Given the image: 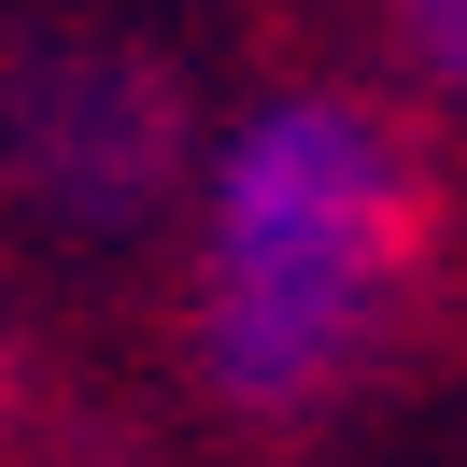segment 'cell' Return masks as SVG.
I'll list each match as a JSON object with an SVG mask.
<instances>
[{
    "instance_id": "cell-1",
    "label": "cell",
    "mask_w": 467,
    "mask_h": 467,
    "mask_svg": "<svg viewBox=\"0 0 467 467\" xmlns=\"http://www.w3.org/2000/svg\"><path fill=\"white\" fill-rule=\"evenodd\" d=\"M410 241V156L354 99H269L213 156V255H199V354L241 410H297L368 354Z\"/></svg>"
},
{
    "instance_id": "cell-2",
    "label": "cell",
    "mask_w": 467,
    "mask_h": 467,
    "mask_svg": "<svg viewBox=\"0 0 467 467\" xmlns=\"http://www.w3.org/2000/svg\"><path fill=\"white\" fill-rule=\"evenodd\" d=\"M15 114H29V184H57L86 213H114L171 156V99L142 71H57V86H15Z\"/></svg>"
},
{
    "instance_id": "cell-3",
    "label": "cell",
    "mask_w": 467,
    "mask_h": 467,
    "mask_svg": "<svg viewBox=\"0 0 467 467\" xmlns=\"http://www.w3.org/2000/svg\"><path fill=\"white\" fill-rule=\"evenodd\" d=\"M425 57H439V71L467 86V0H439V15H425Z\"/></svg>"
}]
</instances>
